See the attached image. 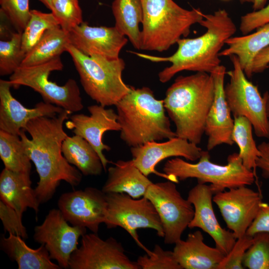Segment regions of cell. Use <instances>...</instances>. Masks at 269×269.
<instances>
[{
    "instance_id": "1",
    "label": "cell",
    "mask_w": 269,
    "mask_h": 269,
    "mask_svg": "<svg viewBox=\"0 0 269 269\" xmlns=\"http://www.w3.org/2000/svg\"><path fill=\"white\" fill-rule=\"evenodd\" d=\"M72 113L64 110L54 117H40L29 121L19 136L26 153L34 163L39 176L34 188L40 204L50 200L61 181L78 185L82 174L63 156L62 146L68 136L63 129Z\"/></svg>"
},
{
    "instance_id": "2",
    "label": "cell",
    "mask_w": 269,
    "mask_h": 269,
    "mask_svg": "<svg viewBox=\"0 0 269 269\" xmlns=\"http://www.w3.org/2000/svg\"><path fill=\"white\" fill-rule=\"evenodd\" d=\"M200 24L206 29L194 38L182 37L178 40L176 52L169 57H160L136 53L152 62H169L170 66L158 73L159 80L166 83L183 71L212 73L221 64L219 54L226 41L237 31V27L225 9L204 14Z\"/></svg>"
},
{
    "instance_id": "3",
    "label": "cell",
    "mask_w": 269,
    "mask_h": 269,
    "mask_svg": "<svg viewBox=\"0 0 269 269\" xmlns=\"http://www.w3.org/2000/svg\"><path fill=\"white\" fill-rule=\"evenodd\" d=\"M214 90L213 77L205 72L179 76L167 89L164 106L177 136L200 143Z\"/></svg>"
},
{
    "instance_id": "4",
    "label": "cell",
    "mask_w": 269,
    "mask_h": 269,
    "mask_svg": "<svg viewBox=\"0 0 269 269\" xmlns=\"http://www.w3.org/2000/svg\"><path fill=\"white\" fill-rule=\"evenodd\" d=\"M115 106L120 137L131 147L177 136L166 115L163 100L157 99L148 87L130 86L129 92Z\"/></svg>"
},
{
    "instance_id": "5",
    "label": "cell",
    "mask_w": 269,
    "mask_h": 269,
    "mask_svg": "<svg viewBox=\"0 0 269 269\" xmlns=\"http://www.w3.org/2000/svg\"><path fill=\"white\" fill-rule=\"evenodd\" d=\"M143 18L140 49L162 52L187 37L204 14L199 8L184 9L173 0H141Z\"/></svg>"
},
{
    "instance_id": "6",
    "label": "cell",
    "mask_w": 269,
    "mask_h": 269,
    "mask_svg": "<svg viewBox=\"0 0 269 269\" xmlns=\"http://www.w3.org/2000/svg\"><path fill=\"white\" fill-rule=\"evenodd\" d=\"M79 74L86 94L104 106H116L130 90L122 74L125 63L121 58L109 59L86 55L69 44L66 48Z\"/></svg>"
},
{
    "instance_id": "7",
    "label": "cell",
    "mask_w": 269,
    "mask_h": 269,
    "mask_svg": "<svg viewBox=\"0 0 269 269\" xmlns=\"http://www.w3.org/2000/svg\"><path fill=\"white\" fill-rule=\"evenodd\" d=\"M210 158L208 150H203L195 163L175 157L166 161L163 171L175 183L188 178H196L199 183H209L214 195L226 189L251 185L254 182L255 173L243 165L238 153L230 154L227 164L223 165L212 162Z\"/></svg>"
},
{
    "instance_id": "8",
    "label": "cell",
    "mask_w": 269,
    "mask_h": 269,
    "mask_svg": "<svg viewBox=\"0 0 269 269\" xmlns=\"http://www.w3.org/2000/svg\"><path fill=\"white\" fill-rule=\"evenodd\" d=\"M63 64L57 57L48 62L30 66H20L9 77L12 87H29L38 93L44 102L60 107L72 113L84 107L79 87L73 79H69L62 86L49 80L51 72L61 71Z\"/></svg>"
},
{
    "instance_id": "9",
    "label": "cell",
    "mask_w": 269,
    "mask_h": 269,
    "mask_svg": "<svg viewBox=\"0 0 269 269\" xmlns=\"http://www.w3.org/2000/svg\"><path fill=\"white\" fill-rule=\"evenodd\" d=\"M229 57L233 69L226 72L229 81L225 86V94L231 114L234 118H247L258 137L269 138V118L265 99L257 86L247 77L238 57L235 55Z\"/></svg>"
},
{
    "instance_id": "10",
    "label": "cell",
    "mask_w": 269,
    "mask_h": 269,
    "mask_svg": "<svg viewBox=\"0 0 269 269\" xmlns=\"http://www.w3.org/2000/svg\"><path fill=\"white\" fill-rule=\"evenodd\" d=\"M106 199L107 211L104 223L107 227L123 228L146 254H149L151 251L139 241L136 230L152 229L158 236L164 237L161 222L152 203L144 196L134 199L124 193H106Z\"/></svg>"
},
{
    "instance_id": "11",
    "label": "cell",
    "mask_w": 269,
    "mask_h": 269,
    "mask_svg": "<svg viewBox=\"0 0 269 269\" xmlns=\"http://www.w3.org/2000/svg\"><path fill=\"white\" fill-rule=\"evenodd\" d=\"M144 197L155 208L161 222L165 244H175L193 219V205L184 199L177 190L175 183L168 180L152 183Z\"/></svg>"
},
{
    "instance_id": "12",
    "label": "cell",
    "mask_w": 269,
    "mask_h": 269,
    "mask_svg": "<svg viewBox=\"0 0 269 269\" xmlns=\"http://www.w3.org/2000/svg\"><path fill=\"white\" fill-rule=\"evenodd\" d=\"M98 233H85L80 247L72 253L70 269H140L125 254L120 242L113 237L101 239Z\"/></svg>"
},
{
    "instance_id": "13",
    "label": "cell",
    "mask_w": 269,
    "mask_h": 269,
    "mask_svg": "<svg viewBox=\"0 0 269 269\" xmlns=\"http://www.w3.org/2000/svg\"><path fill=\"white\" fill-rule=\"evenodd\" d=\"M86 228L70 225L58 209L50 210L42 223L35 227L33 239L44 244L50 258L63 269L69 268L72 253L77 249L78 240Z\"/></svg>"
},
{
    "instance_id": "14",
    "label": "cell",
    "mask_w": 269,
    "mask_h": 269,
    "mask_svg": "<svg viewBox=\"0 0 269 269\" xmlns=\"http://www.w3.org/2000/svg\"><path fill=\"white\" fill-rule=\"evenodd\" d=\"M57 205L69 224L98 233L107 214L106 193L96 188L87 187L63 193Z\"/></svg>"
},
{
    "instance_id": "15",
    "label": "cell",
    "mask_w": 269,
    "mask_h": 269,
    "mask_svg": "<svg viewBox=\"0 0 269 269\" xmlns=\"http://www.w3.org/2000/svg\"><path fill=\"white\" fill-rule=\"evenodd\" d=\"M214 195L213 201L218 206L227 227L237 239L245 235L262 203L260 193L245 185Z\"/></svg>"
},
{
    "instance_id": "16",
    "label": "cell",
    "mask_w": 269,
    "mask_h": 269,
    "mask_svg": "<svg viewBox=\"0 0 269 269\" xmlns=\"http://www.w3.org/2000/svg\"><path fill=\"white\" fill-rule=\"evenodd\" d=\"M203 151L197 144L178 136L163 142L153 141L131 147L134 163L143 174L147 176L153 173L172 182L170 176L155 169L156 165L170 157H182L194 161L200 158Z\"/></svg>"
},
{
    "instance_id": "17",
    "label": "cell",
    "mask_w": 269,
    "mask_h": 269,
    "mask_svg": "<svg viewBox=\"0 0 269 269\" xmlns=\"http://www.w3.org/2000/svg\"><path fill=\"white\" fill-rule=\"evenodd\" d=\"M90 116L77 114L70 116V121L66 122V127L73 130V133L86 140L94 148L99 156L104 170H106L110 161L104 154L103 151H110V146L104 143L103 137L108 131H120L118 115L112 109H106L101 105L88 107Z\"/></svg>"
},
{
    "instance_id": "18",
    "label": "cell",
    "mask_w": 269,
    "mask_h": 269,
    "mask_svg": "<svg viewBox=\"0 0 269 269\" xmlns=\"http://www.w3.org/2000/svg\"><path fill=\"white\" fill-rule=\"evenodd\" d=\"M213 195L210 185L206 184L198 183L189 191L187 199L194 207V214L188 227L199 228L207 233L214 240L215 247L226 256L237 238L232 231L220 226L213 208Z\"/></svg>"
},
{
    "instance_id": "19",
    "label": "cell",
    "mask_w": 269,
    "mask_h": 269,
    "mask_svg": "<svg viewBox=\"0 0 269 269\" xmlns=\"http://www.w3.org/2000/svg\"><path fill=\"white\" fill-rule=\"evenodd\" d=\"M68 36L70 44L82 53L109 59L119 58L128 42L116 26H92L84 21L70 30Z\"/></svg>"
},
{
    "instance_id": "20",
    "label": "cell",
    "mask_w": 269,
    "mask_h": 269,
    "mask_svg": "<svg viewBox=\"0 0 269 269\" xmlns=\"http://www.w3.org/2000/svg\"><path fill=\"white\" fill-rule=\"evenodd\" d=\"M226 67L220 65L211 74L214 82V100L208 114L205 134L208 136L207 150L225 144L232 145V132L234 121L226 99L224 79Z\"/></svg>"
},
{
    "instance_id": "21",
    "label": "cell",
    "mask_w": 269,
    "mask_h": 269,
    "mask_svg": "<svg viewBox=\"0 0 269 269\" xmlns=\"http://www.w3.org/2000/svg\"><path fill=\"white\" fill-rule=\"evenodd\" d=\"M9 80H0V130L19 135L27 123L40 117H54L64 109L56 105L40 102L33 108H27L14 98Z\"/></svg>"
},
{
    "instance_id": "22",
    "label": "cell",
    "mask_w": 269,
    "mask_h": 269,
    "mask_svg": "<svg viewBox=\"0 0 269 269\" xmlns=\"http://www.w3.org/2000/svg\"><path fill=\"white\" fill-rule=\"evenodd\" d=\"M173 250L174 257L182 269H217L225 255L216 247L207 245L201 231L180 240Z\"/></svg>"
},
{
    "instance_id": "23",
    "label": "cell",
    "mask_w": 269,
    "mask_h": 269,
    "mask_svg": "<svg viewBox=\"0 0 269 269\" xmlns=\"http://www.w3.org/2000/svg\"><path fill=\"white\" fill-rule=\"evenodd\" d=\"M31 184L30 173L16 172L4 168L0 174V200L21 217L28 208L38 213L40 203Z\"/></svg>"
},
{
    "instance_id": "24",
    "label": "cell",
    "mask_w": 269,
    "mask_h": 269,
    "mask_svg": "<svg viewBox=\"0 0 269 269\" xmlns=\"http://www.w3.org/2000/svg\"><path fill=\"white\" fill-rule=\"evenodd\" d=\"M108 169L102 190L105 193H124L134 199L143 197L152 182L135 166L133 159L119 160Z\"/></svg>"
},
{
    "instance_id": "25",
    "label": "cell",
    "mask_w": 269,
    "mask_h": 269,
    "mask_svg": "<svg viewBox=\"0 0 269 269\" xmlns=\"http://www.w3.org/2000/svg\"><path fill=\"white\" fill-rule=\"evenodd\" d=\"M0 238V248L12 261L18 269H60L58 264L52 261L49 253L44 244L37 249L27 245L19 236L8 234Z\"/></svg>"
},
{
    "instance_id": "26",
    "label": "cell",
    "mask_w": 269,
    "mask_h": 269,
    "mask_svg": "<svg viewBox=\"0 0 269 269\" xmlns=\"http://www.w3.org/2000/svg\"><path fill=\"white\" fill-rule=\"evenodd\" d=\"M227 47L222 50L220 56L236 55L248 79L253 75V61L257 54L269 46V24L256 30L252 33L231 37L226 42Z\"/></svg>"
},
{
    "instance_id": "27",
    "label": "cell",
    "mask_w": 269,
    "mask_h": 269,
    "mask_svg": "<svg viewBox=\"0 0 269 269\" xmlns=\"http://www.w3.org/2000/svg\"><path fill=\"white\" fill-rule=\"evenodd\" d=\"M62 152L67 161L84 176L100 175L104 169L96 150L79 135L68 136L63 142Z\"/></svg>"
},
{
    "instance_id": "28",
    "label": "cell",
    "mask_w": 269,
    "mask_h": 269,
    "mask_svg": "<svg viewBox=\"0 0 269 269\" xmlns=\"http://www.w3.org/2000/svg\"><path fill=\"white\" fill-rule=\"evenodd\" d=\"M112 11L115 26L128 37L134 48L140 49L141 31L139 25L143 18L141 0H114Z\"/></svg>"
},
{
    "instance_id": "29",
    "label": "cell",
    "mask_w": 269,
    "mask_h": 269,
    "mask_svg": "<svg viewBox=\"0 0 269 269\" xmlns=\"http://www.w3.org/2000/svg\"><path fill=\"white\" fill-rule=\"evenodd\" d=\"M69 44L68 32L60 26L49 29L25 55L20 66L39 65L60 57Z\"/></svg>"
},
{
    "instance_id": "30",
    "label": "cell",
    "mask_w": 269,
    "mask_h": 269,
    "mask_svg": "<svg viewBox=\"0 0 269 269\" xmlns=\"http://www.w3.org/2000/svg\"><path fill=\"white\" fill-rule=\"evenodd\" d=\"M0 157L4 168L14 172L30 173L31 161L19 135L0 130Z\"/></svg>"
},
{
    "instance_id": "31",
    "label": "cell",
    "mask_w": 269,
    "mask_h": 269,
    "mask_svg": "<svg viewBox=\"0 0 269 269\" xmlns=\"http://www.w3.org/2000/svg\"><path fill=\"white\" fill-rule=\"evenodd\" d=\"M234 119L232 139L238 146V153L243 165L255 173L257 161L261 153L253 138V126L245 117L239 116Z\"/></svg>"
},
{
    "instance_id": "32",
    "label": "cell",
    "mask_w": 269,
    "mask_h": 269,
    "mask_svg": "<svg viewBox=\"0 0 269 269\" xmlns=\"http://www.w3.org/2000/svg\"><path fill=\"white\" fill-rule=\"evenodd\" d=\"M60 26L52 13L33 9L22 33V50L26 55L49 29Z\"/></svg>"
},
{
    "instance_id": "33",
    "label": "cell",
    "mask_w": 269,
    "mask_h": 269,
    "mask_svg": "<svg viewBox=\"0 0 269 269\" xmlns=\"http://www.w3.org/2000/svg\"><path fill=\"white\" fill-rule=\"evenodd\" d=\"M25 55L22 50V33L15 32L8 40L0 41V75H11L18 68Z\"/></svg>"
},
{
    "instance_id": "34",
    "label": "cell",
    "mask_w": 269,
    "mask_h": 269,
    "mask_svg": "<svg viewBox=\"0 0 269 269\" xmlns=\"http://www.w3.org/2000/svg\"><path fill=\"white\" fill-rule=\"evenodd\" d=\"M50 9L61 28L67 32L83 22L78 0H53Z\"/></svg>"
},
{
    "instance_id": "35",
    "label": "cell",
    "mask_w": 269,
    "mask_h": 269,
    "mask_svg": "<svg viewBox=\"0 0 269 269\" xmlns=\"http://www.w3.org/2000/svg\"><path fill=\"white\" fill-rule=\"evenodd\" d=\"M253 243L245 254L243 265L249 269H269V233L253 236Z\"/></svg>"
},
{
    "instance_id": "36",
    "label": "cell",
    "mask_w": 269,
    "mask_h": 269,
    "mask_svg": "<svg viewBox=\"0 0 269 269\" xmlns=\"http://www.w3.org/2000/svg\"><path fill=\"white\" fill-rule=\"evenodd\" d=\"M136 262L142 269H182L173 251L164 250L157 244L149 254L138 257Z\"/></svg>"
},
{
    "instance_id": "37",
    "label": "cell",
    "mask_w": 269,
    "mask_h": 269,
    "mask_svg": "<svg viewBox=\"0 0 269 269\" xmlns=\"http://www.w3.org/2000/svg\"><path fill=\"white\" fill-rule=\"evenodd\" d=\"M29 0H0V11L10 20L17 32L22 33L30 17Z\"/></svg>"
},
{
    "instance_id": "38",
    "label": "cell",
    "mask_w": 269,
    "mask_h": 269,
    "mask_svg": "<svg viewBox=\"0 0 269 269\" xmlns=\"http://www.w3.org/2000/svg\"><path fill=\"white\" fill-rule=\"evenodd\" d=\"M253 237L245 234L237 239L229 253L225 256L217 269H244L246 253L253 243Z\"/></svg>"
},
{
    "instance_id": "39",
    "label": "cell",
    "mask_w": 269,
    "mask_h": 269,
    "mask_svg": "<svg viewBox=\"0 0 269 269\" xmlns=\"http://www.w3.org/2000/svg\"><path fill=\"white\" fill-rule=\"evenodd\" d=\"M0 218L5 232L19 236L23 239L27 238L25 227L22 218L16 211L0 200Z\"/></svg>"
},
{
    "instance_id": "40",
    "label": "cell",
    "mask_w": 269,
    "mask_h": 269,
    "mask_svg": "<svg viewBox=\"0 0 269 269\" xmlns=\"http://www.w3.org/2000/svg\"><path fill=\"white\" fill-rule=\"evenodd\" d=\"M269 24V3L261 9L254 10L241 18L240 30L243 35Z\"/></svg>"
},
{
    "instance_id": "41",
    "label": "cell",
    "mask_w": 269,
    "mask_h": 269,
    "mask_svg": "<svg viewBox=\"0 0 269 269\" xmlns=\"http://www.w3.org/2000/svg\"><path fill=\"white\" fill-rule=\"evenodd\" d=\"M260 232L269 233V205L262 203L259 211L246 232V234L253 236Z\"/></svg>"
},
{
    "instance_id": "42",
    "label": "cell",
    "mask_w": 269,
    "mask_h": 269,
    "mask_svg": "<svg viewBox=\"0 0 269 269\" xmlns=\"http://www.w3.org/2000/svg\"><path fill=\"white\" fill-rule=\"evenodd\" d=\"M261 154L257 161V166L261 170L262 176L269 178V142L263 141L258 146Z\"/></svg>"
},
{
    "instance_id": "43",
    "label": "cell",
    "mask_w": 269,
    "mask_h": 269,
    "mask_svg": "<svg viewBox=\"0 0 269 269\" xmlns=\"http://www.w3.org/2000/svg\"><path fill=\"white\" fill-rule=\"evenodd\" d=\"M269 67V46L259 52L254 57L252 64L253 74L261 73Z\"/></svg>"
},
{
    "instance_id": "44",
    "label": "cell",
    "mask_w": 269,
    "mask_h": 269,
    "mask_svg": "<svg viewBox=\"0 0 269 269\" xmlns=\"http://www.w3.org/2000/svg\"><path fill=\"white\" fill-rule=\"evenodd\" d=\"M10 24H12V23L7 16L0 11V37L1 40H4V38L5 37L10 38L13 34L15 33L9 29Z\"/></svg>"
},
{
    "instance_id": "45",
    "label": "cell",
    "mask_w": 269,
    "mask_h": 269,
    "mask_svg": "<svg viewBox=\"0 0 269 269\" xmlns=\"http://www.w3.org/2000/svg\"><path fill=\"white\" fill-rule=\"evenodd\" d=\"M267 0H254L253 7L254 10H258L262 9L266 6Z\"/></svg>"
},
{
    "instance_id": "46",
    "label": "cell",
    "mask_w": 269,
    "mask_h": 269,
    "mask_svg": "<svg viewBox=\"0 0 269 269\" xmlns=\"http://www.w3.org/2000/svg\"><path fill=\"white\" fill-rule=\"evenodd\" d=\"M266 102L267 115L269 118V92L266 91L263 95Z\"/></svg>"
},
{
    "instance_id": "47",
    "label": "cell",
    "mask_w": 269,
    "mask_h": 269,
    "mask_svg": "<svg viewBox=\"0 0 269 269\" xmlns=\"http://www.w3.org/2000/svg\"><path fill=\"white\" fill-rule=\"evenodd\" d=\"M42 3H43L46 7L50 9L51 5L53 0H39Z\"/></svg>"
},
{
    "instance_id": "48",
    "label": "cell",
    "mask_w": 269,
    "mask_h": 269,
    "mask_svg": "<svg viewBox=\"0 0 269 269\" xmlns=\"http://www.w3.org/2000/svg\"><path fill=\"white\" fill-rule=\"evenodd\" d=\"M240 2L241 3H253L254 0H239Z\"/></svg>"
},
{
    "instance_id": "49",
    "label": "cell",
    "mask_w": 269,
    "mask_h": 269,
    "mask_svg": "<svg viewBox=\"0 0 269 269\" xmlns=\"http://www.w3.org/2000/svg\"></svg>"
}]
</instances>
